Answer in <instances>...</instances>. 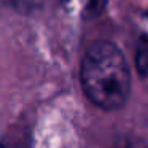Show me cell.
I'll use <instances>...</instances> for the list:
<instances>
[{
	"mask_svg": "<svg viewBox=\"0 0 148 148\" xmlns=\"http://www.w3.org/2000/svg\"><path fill=\"white\" fill-rule=\"evenodd\" d=\"M135 65L140 75L148 77V35H142L137 43L135 53Z\"/></svg>",
	"mask_w": 148,
	"mask_h": 148,
	"instance_id": "cell-3",
	"label": "cell"
},
{
	"mask_svg": "<svg viewBox=\"0 0 148 148\" xmlns=\"http://www.w3.org/2000/svg\"><path fill=\"white\" fill-rule=\"evenodd\" d=\"M8 5L14 8H21V10H30V8H35L42 3L43 0H3Z\"/></svg>",
	"mask_w": 148,
	"mask_h": 148,
	"instance_id": "cell-4",
	"label": "cell"
},
{
	"mask_svg": "<svg viewBox=\"0 0 148 148\" xmlns=\"http://www.w3.org/2000/svg\"><path fill=\"white\" fill-rule=\"evenodd\" d=\"M0 148H10V147H8L7 143H2V142H0Z\"/></svg>",
	"mask_w": 148,
	"mask_h": 148,
	"instance_id": "cell-5",
	"label": "cell"
},
{
	"mask_svg": "<svg viewBox=\"0 0 148 148\" xmlns=\"http://www.w3.org/2000/svg\"><path fill=\"white\" fill-rule=\"evenodd\" d=\"M81 84L88 99L100 108L124 105L131 91V72L118 46L97 42L88 49L81 64Z\"/></svg>",
	"mask_w": 148,
	"mask_h": 148,
	"instance_id": "cell-1",
	"label": "cell"
},
{
	"mask_svg": "<svg viewBox=\"0 0 148 148\" xmlns=\"http://www.w3.org/2000/svg\"><path fill=\"white\" fill-rule=\"evenodd\" d=\"M61 2L67 13L81 19H92L103 11L108 0H61Z\"/></svg>",
	"mask_w": 148,
	"mask_h": 148,
	"instance_id": "cell-2",
	"label": "cell"
}]
</instances>
